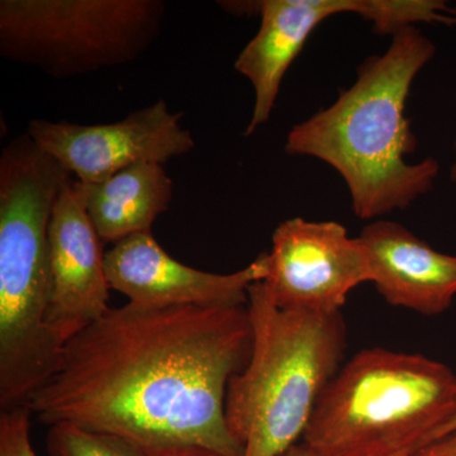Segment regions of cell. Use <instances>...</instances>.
Listing matches in <instances>:
<instances>
[{
    "label": "cell",
    "mask_w": 456,
    "mask_h": 456,
    "mask_svg": "<svg viewBox=\"0 0 456 456\" xmlns=\"http://www.w3.org/2000/svg\"><path fill=\"white\" fill-rule=\"evenodd\" d=\"M253 350L248 307H141L128 302L74 336L27 407L145 448L200 445L244 456L228 432L231 378Z\"/></svg>",
    "instance_id": "obj_1"
},
{
    "label": "cell",
    "mask_w": 456,
    "mask_h": 456,
    "mask_svg": "<svg viewBox=\"0 0 456 456\" xmlns=\"http://www.w3.org/2000/svg\"><path fill=\"white\" fill-rule=\"evenodd\" d=\"M435 53V45L416 26L401 29L386 53L359 66L355 83L334 104L288 134L287 154L310 156L334 167L362 220L406 209L434 188L437 160L406 161L417 149L406 102L417 74Z\"/></svg>",
    "instance_id": "obj_2"
},
{
    "label": "cell",
    "mask_w": 456,
    "mask_h": 456,
    "mask_svg": "<svg viewBox=\"0 0 456 456\" xmlns=\"http://www.w3.org/2000/svg\"><path fill=\"white\" fill-rule=\"evenodd\" d=\"M73 178L28 134L0 156V406H27L55 373L62 349L47 327L49 224Z\"/></svg>",
    "instance_id": "obj_3"
},
{
    "label": "cell",
    "mask_w": 456,
    "mask_h": 456,
    "mask_svg": "<svg viewBox=\"0 0 456 456\" xmlns=\"http://www.w3.org/2000/svg\"><path fill=\"white\" fill-rule=\"evenodd\" d=\"M253 327L248 364L228 383L224 417L244 456H281L302 440L321 395L341 368V312L279 307L265 281L248 288Z\"/></svg>",
    "instance_id": "obj_4"
},
{
    "label": "cell",
    "mask_w": 456,
    "mask_h": 456,
    "mask_svg": "<svg viewBox=\"0 0 456 456\" xmlns=\"http://www.w3.org/2000/svg\"><path fill=\"white\" fill-rule=\"evenodd\" d=\"M456 415V374L419 354L360 351L318 399L302 443L325 456H413Z\"/></svg>",
    "instance_id": "obj_5"
},
{
    "label": "cell",
    "mask_w": 456,
    "mask_h": 456,
    "mask_svg": "<svg viewBox=\"0 0 456 456\" xmlns=\"http://www.w3.org/2000/svg\"><path fill=\"white\" fill-rule=\"evenodd\" d=\"M161 0H2L0 55L56 79L130 64L160 36Z\"/></svg>",
    "instance_id": "obj_6"
},
{
    "label": "cell",
    "mask_w": 456,
    "mask_h": 456,
    "mask_svg": "<svg viewBox=\"0 0 456 456\" xmlns=\"http://www.w3.org/2000/svg\"><path fill=\"white\" fill-rule=\"evenodd\" d=\"M265 283L287 310L330 314L341 312L351 290L373 279L359 237L351 239L334 221L290 218L272 237Z\"/></svg>",
    "instance_id": "obj_7"
},
{
    "label": "cell",
    "mask_w": 456,
    "mask_h": 456,
    "mask_svg": "<svg viewBox=\"0 0 456 456\" xmlns=\"http://www.w3.org/2000/svg\"><path fill=\"white\" fill-rule=\"evenodd\" d=\"M183 116L163 99L108 125L33 119L28 136L83 184H95L143 163L164 165L196 146Z\"/></svg>",
    "instance_id": "obj_8"
},
{
    "label": "cell",
    "mask_w": 456,
    "mask_h": 456,
    "mask_svg": "<svg viewBox=\"0 0 456 456\" xmlns=\"http://www.w3.org/2000/svg\"><path fill=\"white\" fill-rule=\"evenodd\" d=\"M71 178L57 197L49 224L50 296L47 327L61 349L110 310L106 253Z\"/></svg>",
    "instance_id": "obj_9"
},
{
    "label": "cell",
    "mask_w": 456,
    "mask_h": 456,
    "mask_svg": "<svg viewBox=\"0 0 456 456\" xmlns=\"http://www.w3.org/2000/svg\"><path fill=\"white\" fill-rule=\"evenodd\" d=\"M106 274L110 289L141 307H241L248 288L268 278V253L232 274H215L179 263L143 232L107 251Z\"/></svg>",
    "instance_id": "obj_10"
},
{
    "label": "cell",
    "mask_w": 456,
    "mask_h": 456,
    "mask_svg": "<svg viewBox=\"0 0 456 456\" xmlns=\"http://www.w3.org/2000/svg\"><path fill=\"white\" fill-rule=\"evenodd\" d=\"M370 263L371 283L395 307L436 316L456 298V255L440 253L406 227L375 220L358 236Z\"/></svg>",
    "instance_id": "obj_11"
},
{
    "label": "cell",
    "mask_w": 456,
    "mask_h": 456,
    "mask_svg": "<svg viewBox=\"0 0 456 456\" xmlns=\"http://www.w3.org/2000/svg\"><path fill=\"white\" fill-rule=\"evenodd\" d=\"M353 0H259L260 28L235 61L236 71L253 84L255 104L246 136L266 123L274 110L288 69L311 33L327 18L353 13Z\"/></svg>",
    "instance_id": "obj_12"
},
{
    "label": "cell",
    "mask_w": 456,
    "mask_h": 456,
    "mask_svg": "<svg viewBox=\"0 0 456 456\" xmlns=\"http://www.w3.org/2000/svg\"><path fill=\"white\" fill-rule=\"evenodd\" d=\"M80 184L99 237L113 245L151 232L156 218L169 209L173 200V182L161 164L134 165L104 182Z\"/></svg>",
    "instance_id": "obj_13"
},
{
    "label": "cell",
    "mask_w": 456,
    "mask_h": 456,
    "mask_svg": "<svg viewBox=\"0 0 456 456\" xmlns=\"http://www.w3.org/2000/svg\"><path fill=\"white\" fill-rule=\"evenodd\" d=\"M46 449L50 456H147L136 441L69 424L50 426Z\"/></svg>",
    "instance_id": "obj_14"
},
{
    "label": "cell",
    "mask_w": 456,
    "mask_h": 456,
    "mask_svg": "<svg viewBox=\"0 0 456 456\" xmlns=\"http://www.w3.org/2000/svg\"><path fill=\"white\" fill-rule=\"evenodd\" d=\"M31 411L27 406L0 413V456H36L31 444Z\"/></svg>",
    "instance_id": "obj_15"
},
{
    "label": "cell",
    "mask_w": 456,
    "mask_h": 456,
    "mask_svg": "<svg viewBox=\"0 0 456 456\" xmlns=\"http://www.w3.org/2000/svg\"><path fill=\"white\" fill-rule=\"evenodd\" d=\"M147 456H227L200 445H167L146 448Z\"/></svg>",
    "instance_id": "obj_16"
},
{
    "label": "cell",
    "mask_w": 456,
    "mask_h": 456,
    "mask_svg": "<svg viewBox=\"0 0 456 456\" xmlns=\"http://www.w3.org/2000/svg\"><path fill=\"white\" fill-rule=\"evenodd\" d=\"M413 456H456V431L428 444Z\"/></svg>",
    "instance_id": "obj_17"
},
{
    "label": "cell",
    "mask_w": 456,
    "mask_h": 456,
    "mask_svg": "<svg viewBox=\"0 0 456 456\" xmlns=\"http://www.w3.org/2000/svg\"><path fill=\"white\" fill-rule=\"evenodd\" d=\"M281 456H325L318 454V452H314V450H312L308 448L307 445H305V444L302 443V441H299L298 444H296V445H293L292 448H289L287 450V452H284L283 455Z\"/></svg>",
    "instance_id": "obj_18"
},
{
    "label": "cell",
    "mask_w": 456,
    "mask_h": 456,
    "mask_svg": "<svg viewBox=\"0 0 456 456\" xmlns=\"http://www.w3.org/2000/svg\"><path fill=\"white\" fill-rule=\"evenodd\" d=\"M456 431V415L452 417V419L440 428L439 432H437L436 436H435V440L440 439V437L446 436V435L452 434V432Z\"/></svg>",
    "instance_id": "obj_19"
},
{
    "label": "cell",
    "mask_w": 456,
    "mask_h": 456,
    "mask_svg": "<svg viewBox=\"0 0 456 456\" xmlns=\"http://www.w3.org/2000/svg\"><path fill=\"white\" fill-rule=\"evenodd\" d=\"M450 179L456 183V136L454 140V161H452V167H450Z\"/></svg>",
    "instance_id": "obj_20"
}]
</instances>
